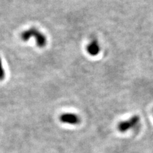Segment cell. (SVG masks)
<instances>
[{
	"instance_id": "1",
	"label": "cell",
	"mask_w": 153,
	"mask_h": 153,
	"mask_svg": "<svg viewBox=\"0 0 153 153\" xmlns=\"http://www.w3.org/2000/svg\"><path fill=\"white\" fill-rule=\"evenodd\" d=\"M35 38L37 47L44 48L47 44V36L37 28L31 27L21 33V38L24 42H27L30 38Z\"/></svg>"
},
{
	"instance_id": "2",
	"label": "cell",
	"mask_w": 153,
	"mask_h": 153,
	"mask_svg": "<svg viewBox=\"0 0 153 153\" xmlns=\"http://www.w3.org/2000/svg\"><path fill=\"white\" fill-rule=\"evenodd\" d=\"M140 117L137 115H135V116H131L128 120L119 122L117 125V130L121 133H125L127 131L138 128L140 125Z\"/></svg>"
},
{
	"instance_id": "3",
	"label": "cell",
	"mask_w": 153,
	"mask_h": 153,
	"mask_svg": "<svg viewBox=\"0 0 153 153\" xmlns=\"http://www.w3.org/2000/svg\"><path fill=\"white\" fill-rule=\"evenodd\" d=\"M59 121L64 124H68L70 125H77L81 122L80 117L75 114L65 113L59 116Z\"/></svg>"
},
{
	"instance_id": "4",
	"label": "cell",
	"mask_w": 153,
	"mask_h": 153,
	"mask_svg": "<svg viewBox=\"0 0 153 153\" xmlns=\"http://www.w3.org/2000/svg\"><path fill=\"white\" fill-rule=\"evenodd\" d=\"M100 45L97 39H93L86 47V51L91 56H97L100 52Z\"/></svg>"
},
{
	"instance_id": "5",
	"label": "cell",
	"mask_w": 153,
	"mask_h": 153,
	"mask_svg": "<svg viewBox=\"0 0 153 153\" xmlns=\"http://www.w3.org/2000/svg\"><path fill=\"white\" fill-rule=\"evenodd\" d=\"M5 77V71L4 70L2 59L0 57V80H3Z\"/></svg>"
},
{
	"instance_id": "6",
	"label": "cell",
	"mask_w": 153,
	"mask_h": 153,
	"mask_svg": "<svg viewBox=\"0 0 153 153\" xmlns=\"http://www.w3.org/2000/svg\"><path fill=\"white\" fill-rule=\"evenodd\" d=\"M152 114H153V110H152Z\"/></svg>"
}]
</instances>
